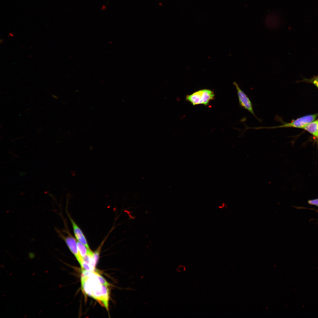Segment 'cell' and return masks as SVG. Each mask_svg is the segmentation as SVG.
Returning a JSON list of instances; mask_svg holds the SVG:
<instances>
[{"label":"cell","instance_id":"obj_2","mask_svg":"<svg viewBox=\"0 0 318 318\" xmlns=\"http://www.w3.org/2000/svg\"><path fill=\"white\" fill-rule=\"evenodd\" d=\"M317 116V114L308 115L292 120L290 122L287 123L284 122L282 117L276 115L275 117V120L282 124L281 125L269 127H258V129L259 130L261 129H269L290 127L302 128L306 125L314 121Z\"/></svg>","mask_w":318,"mask_h":318},{"label":"cell","instance_id":"obj_11","mask_svg":"<svg viewBox=\"0 0 318 318\" xmlns=\"http://www.w3.org/2000/svg\"><path fill=\"white\" fill-rule=\"evenodd\" d=\"M308 203L309 204L314 205L318 207V198L309 200L308 201Z\"/></svg>","mask_w":318,"mask_h":318},{"label":"cell","instance_id":"obj_5","mask_svg":"<svg viewBox=\"0 0 318 318\" xmlns=\"http://www.w3.org/2000/svg\"><path fill=\"white\" fill-rule=\"evenodd\" d=\"M233 84L235 86L236 89L239 106L247 110L259 122H261L262 120L259 118L255 114L252 103L249 98L240 88L236 82H233Z\"/></svg>","mask_w":318,"mask_h":318},{"label":"cell","instance_id":"obj_1","mask_svg":"<svg viewBox=\"0 0 318 318\" xmlns=\"http://www.w3.org/2000/svg\"><path fill=\"white\" fill-rule=\"evenodd\" d=\"M98 274L95 271L82 269L81 278L82 289L85 294L96 300L108 311L110 290L108 286L100 283Z\"/></svg>","mask_w":318,"mask_h":318},{"label":"cell","instance_id":"obj_8","mask_svg":"<svg viewBox=\"0 0 318 318\" xmlns=\"http://www.w3.org/2000/svg\"><path fill=\"white\" fill-rule=\"evenodd\" d=\"M77 247L79 252L82 258L87 254L90 249H87L84 245L80 242H77Z\"/></svg>","mask_w":318,"mask_h":318},{"label":"cell","instance_id":"obj_6","mask_svg":"<svg viewBox=\"0 0 318 318\" xmlns=\"http://www.w3.org/2000/svg\"><path fill=\"white\" fill-rule=\"evenodd\" d=\"M73 228L74 234L77 240L84 245L87 249H90L84 235L82 231L77 225L73 220L69 216Z\"/></svg>","mask_w":318,"mask_h":318},{"label":"cell","instance_id":"obj_4","mask_svg":"<svg viewBox=\"0 0 318 318\" xmlns=\"http://www.w3.org/2000/svg\"><path fill=\"white\" fill-rule=\"evenodd\" d=\"M55 230L59 236L64 241L69 250L74 255L81 265L83 261V259L79 251L77 242L75 238L68 231L66 230L67 234V236L64 235L61 231L57 228H55Z\"/></svg>","mask_w":318,"mask_h":318},{"label":"cell","instance_id":"obj_7","mask_svg":"<svg viewBox=\"0 0 318 318\" xmlns=\"http://www.w3.org/2000/svg\"><path fill=\"white\" fill-rule=\"evenodd\" d=\"M302 129L307 130L318 138V120L309 123L304 127Z\"/></svg>","mask_w":318,"mask_h":318},{"label":"cell","instance_id":"obj_10","mask_svg":"<svg viewBox=\"0 0 318 318\" xmlns=\"http://www.w3.org/2000/svg\"><path fill=\"white\" fill-rule=\"evenodd\" d=\"M99 248H99L97 250H96L94 253H93L94 257L96 264L97 263L99 259Z\"/></svg>","mask_w":318,"mask_h":318},{"label":"cell","instance_id":"obj_3","mask_svg":"<svg viewBox=\"0 0 318 318\" xmlns=\"http://www.w3.org/2000/svg\"><path fill=\"white\" fill-rule=\"evenodd\" d=\"M213 91L208 89H203L187 95L186 100L193 105L199 104L207 105L210 101L214 99Z\"/></svg>","mask_w":318,"mask_h":318},{"label":"cell","instance_id":"obj_9","mask_svg":"<svg viewBox=\"0 0 318 318\" xmlns=\"http://www.w3.org/2000/svg\"><path fill=\"white\" fill-rule=\"evenodd\" d=\"M299 82H304L313 84L318 88V75L314 76L311 78L308 79L303 78V80Z\"/></svg>","mask_w":318,"mask_h":318}]
</instances>
